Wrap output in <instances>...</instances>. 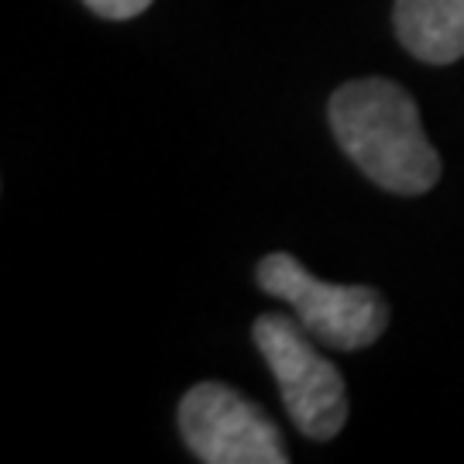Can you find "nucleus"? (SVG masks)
Here are the masks:
<instances>
[{"instance_id":"f257e3e1","label":"nucleus","mask_w":464,"mask_h":464,"mask_svg":"<svg viewBox=\"0 0 464 464\" xmlns=\"http://www.w3.org/2000/svg\"><path fill=\"white\" fill-rule=\"evenodd\" d=\"M337 145L372 183L389 193L416 197L440 179V159L423 134L420 107L389 80H354L331 97Z\"/></svg>"},{"instance_id":"f03ea898","label":"nucleus","mask_w":464,"mask_h":464,"mask_svg":"<svg viewBox=\"0 0 464 464\" xmlns=\"http://www.w3.org/2000/svg\"><path fill=\"white\" fill-rule=\"evenodd\" d=\"M258 285L293 306L299 327L316 344L358 351L375 344L389 324V306L372 285H334L310 276L293 255H266L258 262Z\"/></svg>"},{"instance_id":"7ed1b4c3","label":"nucleus","mask_w":464,"mask_h":464,"mask_svg":"<svg viewBox=\"0 0 464 464\" xmlns=\"http://www.w3.org/2000/svg\"><path fill=\"white\" fill-rule=\"evenodd\" d=\"M255 344L279 382L285 410L299 433L310 440H331L348 420V396L341 372L316 351V341L299 320L266 314L255 320Z\"/></svg>"},{"instance_id":"20e7f679","label":"nucleus","mask_w":464,"mask_h":464,"mask_svg":"<svg viewBox=\"0 0 464 464\" xmlns=\"http://www.w3.org/2000/svg\"><path fill=\"white\" fill-rule=\"evenodd\" d=\"M179 427L189 450L207 464H285L282 433L255 402L231 385H193L179 406Z\"/></svg>"},{"instance_id":"39448f33","label":"nucleus","mask_w":464,"mask_h":464,"mask_svg":"<svg viewBox=\"0 0 464 464\" xmlns=\"http://www.w3.org/2000/svg\"><path fill=\"white\" fill-rule=\"evenodd\" d=\"M396 32L416 59L448 66L464 55V0H396Z\"/></svg>"},{"instance_id":"423d86ee","label":"nucleus","mask_w":464,"mask_h":464,"mask_svg":"<svg viewBox=\"0 0 464 464\" xmlns=\"http://www.w3.org/2000/svg\"><path fill=\"white\" fill-rule=\"evenodd\" d=\"M83 4L93 14L111 17V21H128L151 7V0H83Z\"/></svg>"}]
</instances>
